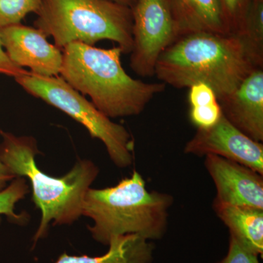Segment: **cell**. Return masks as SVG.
Returning <instances> with one entry per match:
<instances>
[{"label":"cell","mask_w":263,"mask_h":263,"mask_svg":"<svg viewBox=\"0 0 263 263\" xmlns=\"http://www.w3.org/2000/svg\"><path fill=\"white\" fill-rule=\"evenodd\" d=\"M255 68L235 34L197 32L178 37L159 57L155 76L176 89L209 85L218 100L235 91Z\"/></svg>","instance_id":"1"},{"label":"cell","mask_w":263,"mask_h":263,"mask_svg":"<svg viewBox=\"0 0 263 263\" xmlns=\"http://www.w3.org/2000/svg\"><path fill=\"white\" fill-rule=\"evenodd\" d=\"M62 49L60 76L76 91L89 96L109 119L139 115L165 89L163 83H146L128 75L119 46L105 49L72 43Z\"/></svg>","instance_id":"2"},{"label":"cell","mask_w":263,"mask_h":263,"mask_svg":"<svg viewBox=\"0 0 263 263\" xmlns=\"http://www.w3.org/2000/svg\"><path fill=\"white\" fill-rule=\"evenodd\" d=\"M170 194L148 191L138 171L116 186L89 188L82 204V215L94 221L88 227L93 238L108 245L114 237L137 235L146 240L160 239L166 233L169 210L174 204Z\"/></svg>","instance_id":"3"},{"label":"cell","mask_w":263,"mask_h":263,"mask_svg":"<svg viewBox=\"0 0 263 263\" xmlns=\"http://www.w3.org/2000/svg\"><path fill=\"white\" fill-rule=\"evenodd\" d=\"M0 160L15 177L27 178L32 188V200L41 212V221L34 240L47 233L50 223L72 224L82 214L85 195L94 182L98 167L88 160H79L62 178L51 177L38 168L37 141L30 136H16L0 130Z\"/></svg>","instance_id":"4"},{"label":"cell","mask_w":263,"mask_h":263,"mask_svg":"<svg viewBox=\"0 0 263 263\" xmlns=\"http://www.w3.org/2000/svg\"><path fill=\"white\" fill-rule=\"evenodd\" d=\"M36 27L55 46L72 43L94 46L104 40L113 41L130 53L133 49V13L129 7L109 0H43Z\"/></svg>","instance_id":"5"},{"label":"cell","mask_w":263,"mask_h":263,"mask_svg":"<svg viewBox=\"0 0 263 263\" xmlns=\"http://www.w3.org/2000/svg\"><path fill=\"white\" fill-rule=\"evenodd\" d=\"M14 79L29 95L67 114L82 124L91 138L103 142L118 167H127L133 163L134 141L130 133L101 113L61 76L44 77L27 71Z\"/></svg>","instance_id":"6"},{"label":"cell","mask_w":263,"mask_h":263,"mask_svg":"<svg viewBox=\"0 0 263 263\" xmlns=\"http://www.w3.org/2000/svg\"><path fill=\"white\" fill-rule=\"evenodd\" d=\"M132 8L133 43L129 65L137 75L152 77L159 57L179 36L167 0H137Z\"/></svg>","instance_id":"7"},{"label":"cell","mask_w":263,"mask_h":263,"mask_svg":"<svg viewBox=\"0 0 263 263\" xmlns=\"http://www.w3.org/2000/svg\"><path fill=\"white\" fill-rule=\"evenodd\" d=\"M186 155L219 156L245 165L263 176V144L246 136L221 116L219 122L206 129H197L185 145Z\"/></svg>","instance_id":"8"},{"label":"cell","mask_w":263,"mask_h":263,"mask_svg":"<svg viewBox=\"0 0 263 263\" xmlns=\"http://www.w3.org/2000/svg\"><path fill=\"white\" fill-rule=\"evenodd\" d=\"M37 28L17 24L0 29L2 45L15 65L28 67L34 75L52 77L61 73L63 52L47 41Z\"/></svg>","instance_id":"9"},{"label":"cell","mask_w":263,"mask_h":263,"mask_svg":"<svg viewBox=\"0 0 263 263\" xmlns=\"http://www.w3.org/2000/svg\"><path fill=\"white\" fill-rule=\"evenodd\" d=\"M205 167L215 184L214 201L263 210V176L219 156H205Z\"/></svg>","instance_id":"10"},{"label":"cell","mask_w":263,"mask_h":263,"mask_svg":"<svg viewBox=\"0 0 263 263\" xmlns=\"http://www.w3.org/2000/svg\"><path fill=\"white\" fill-rule=\"evenodd\" d=\"M224 117L257 142L263 141V68H255L235 91L218 100Z\"/></svg>","instance_id":"11"},{"label":"cell","mask_w":263,"mask_h":263,"mask_svg":"<svg viewBox=\"0 0 263 263\" xmlns=\"http://www.w3.org/2000/svg\"><path fill=\"white\" fill-rule=\"evenodd\" d=\"M178 36L197 32L230 34L219 0H167Z\"/></svg>","instance_id":"12"},{"label":"cell","mask_w":263,"mask_h":263,"mask_svg":"<svg viewBox=\"0 0 263 263\" xmlns=\"http://www.w3.org/2000/svg\"><path fill=\"white\" fill-rule=\"evenodd\" d=\"M213 209L230 236L254 254L263 252V210L213 202Z\"/></svg>","instance_id":"13"},{"label":"cell","mask_w":263,"mask_h":263,"mask_svg":"<svg viewBox=\"0 0 263 263\" xmlns=\"http://www.w3.org/2000/svg\"><path fill=\"white\" fill-rule=\"evenodd\" d=\"M108 252L100 257L62 254L55 263H150L154 246L137 235H119L109 242Z\"/></svg>","instance_id":"14"},{"label":"cell","mask_w":263,"mask_h":263,"mask_svg":"<svg viewBox=\"0 0 263 263\" xmlns=\"http://www.w3.org/2000/svg\"><path fill=\"white\" fill-rule=\"evenodd\" d=\"M255 67L263 68V0H250L236 34Z\"/></svg>","instance_id":"15"},{"label":"cell","mask_w":263,"mask_h":263,"mask_svg":"<svg viewBox=\"0 0 263 263\" xmlns=\"http://www.w3.org/2000/svg\"><path fill=\"white\" fill-rule=\"evenodd\" d=\"M43 0H0V29L20 24L29 13H37Z\"/></svg>","instance_id":"16"},{"label":"cell","mask_w":263,"mask_h":263,"mask_svg":"<svg viewBox=\"0 0 263 263\" xmlns=\"http://www.w3.org/2000/svg\"><path fill=\"white\" fill-rule=\"evenodd\" d=\"M29 193L27 180L24 177L15 178L8 186L0 192V219L5 215L12 220L22 222L26 216L15 213V203Z\"/></svg>","instance_id":"17"},{"label":"cell","mask_w":263,"mask_h":263,"mask_svg":"<svg viewBox=\"0 0 263 263\" xmlns=\"http://www.w3.org/2000/svg\"><path fill=\"white\" fill-rule=\"evenodd\" d=\"M250 0H219L227 27L230 34L239 32Z\"/></svg>","instance_id":"18"},{"label":"cell","mask_w":263,"mask_h":263,"mask_svg":"<svg viewBox=\"0 0 263 263\" xmlns=\"http://www.w3.org/2000/svg\"><path fill=\"white\" fill-rule=\"evenodd\" d=\"M222 116L220 104L217 103L201 106L190 107V119L197 129H206L219 122Z\"/></svg>","instance_id":"19"},{"label":"cell","mask_w":263,"mask_h":263,"mask_svg":"<svg viewBox=\"0 0 263 263\" xmlns=\"http://www.w3.org/2000/svg\"><path fill=\"white\" fill-rule=\"evenodd\" d=\"M189 89L188 101L190 107L211 105L218 102L214 90L204 83H196Z\"/></svg>","instance_id":"20"},{"label":"cell","mask_w":263,"mask_h":263,"mask_svg":"<svg viewBox=\"0 0 263 263\" xmlns=\"http://www.w3.org/2000/svg\"><path fill=\"white\" fill-rule=\"evenodd\" d=\"M257 256L230 236L228 253L219 263H259Z\"/></svg>","instance_id":"21"},{"label":"cell","mask_w":263,"mask_h":263,"mask_svg":"<svg viewBox=\"0 0 263 263\" xmlns=\"http://www.w3.org/2000/svg\"><path fill=\"white\" fill-rule=\"evenodd\" d=\"M27 70L15 65L9 57L7 55L3 45H2L1 38H0V75L10 76L15 78L17 76L24 74Z\"/></svg>","instance_id":"22"},{"label":"cell","mask_w":263,"mask_h":263,"mask_svg":"<svg viewBox=\"0 0 263 263\" xmlns=\"http://www.w3.org/2000/svg\"><path fill=\"white\" fill-rule=\"evenodd\" d=\"M15 176L1 160H0V192L7 186V183L13 181Z\"/></svg>","instance_id":"23"},{"label":"cell","mask_w":263,"mask_h":263,"mask_svg":"<svg viewBox=\"0 0 263 263\" xmlns=\"http://www.w3.org/2000/svg\"><path fill=\"white\" fill-rule=\"evenodd\" d=\"M109 1L114 2V3H118V4L124 5V6L130 8V7H133L135 5L137 0H109Z\"/></svg>","instance_id":"24"}]
</instances>
